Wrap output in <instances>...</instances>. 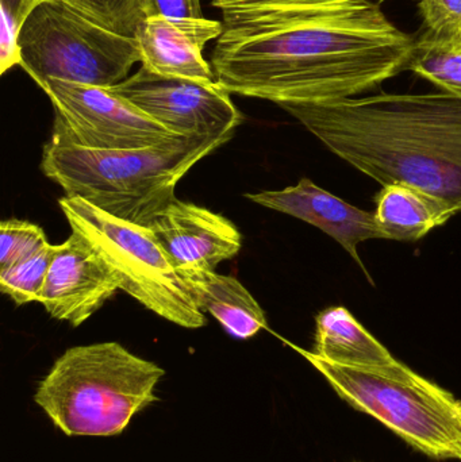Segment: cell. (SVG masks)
<instances>
[{
  "mask_svg": "<svg viewBox=\"0 0 461 462\" xmlns=\"http://www.w3.org/2000/svg\"><path fill=\"white\" fill-rule=\"evenodd\" d=\"M219 10L217 80L278 106L356 97L409 69L416 48L371 0H240Z\"/></svg>",
  "mask_w": 461,
  "mask_h": 462,
  "instance_id": "6da1fadb",
  "label": "cell"
},
{
  "mask_svg": "<svg viewBox=\"0 0 461 462\" xmlns=\"http://www.w3.org/2000/svg\"><path fill=\"white\" fill-rule=\"evenodd\" d=\"M279 107L382 186L416 187L461 213V97L382 92Z\"/></svg>",
  "mask_w": 461,
  "mask_h": 462,
  "instance_id": "7a4b0ae2",
  "label": "cell"
},
{
  "mask_svg": "<svg viewBox=\"0 0 461 462\" xmlns=\"http://www.w3.org/2000/svg\"><path fill=\"white\" fill-rule=\"evenodd\" d=\"M225 137H175L137 149L78 148L49 141L41 171L70 198L148 227L176 198V186Z\"/></svg>",
  "mask_w": 461,
  "mask_h": 462,
  "instance_id": "3957f363",
  "label": "cell"
},
{
  "mask_svg": "<svg viewBox=\"0 0 461 462\" xmlns=\"http://www.w3.org/2000/svg\"><path fill=\"white\" fill-rule=\"evenodd\" d=\"M164 374L118 342L83 345L57 358L34 401L65 436H118L157 401Z\"/></svg>",
  "mask_w": 461,
  "mask_h": 462,
  "instance_id": "277c9868",
  "label": "cell"
},
{
  "mask_svg": "<svg viewBox=\"0 0 461 462\" xmlns=\"http://www.w3.org/2000/svg\"><path fill=\"white\" fill-rule=\"evenodd\" d=\"M292 347L357 411L371 415L406 444L435 460L461 461V401L454 393L414 371L392 376L349 368Z\"/></svg>",
  "mask_w": 461,
  "mask_h": 462,
  "instance_id": "5b68a950",
  "label": "cell"
},
{
  "mask_svg": "<svg viewBox=\"0 0 461 462\" xmlns=\"http://www.w3.org/2000/svg\"><path fill=\"white\" fill-rule=\"evenodd\" d=\"M18 48L19 65L40 88L51 79L111 88L143 60L135 38L105 29L62 0L41 3L27 15Z\"/></svg>",
  "mask_w": 461,
  "mask_h": 462,
  "instance_id": "8992f818",
  "label": "cell"
},
{
  "mask_svg": "<svg viewBox=\"0 0 461 462\" xmlns=\"http://www.w3.org/2000/svg\"><path fill=\"white\" fill-rule=\"evenodd\" d=\"M59 206L70 229L97 250L127 295L181 328H200L207 323L148 227L115 218L80 198L65 195Z\"/></svg>",
  "mask_w": 461,
  "mask_h": 462,
  "instance_id": "52a82bcc",
  "label": "cell"
},
{
  "mask_svg": "<svg viewBox=\"0 0 461 462\" xmlns=\"http://www.w3.org/2000/svg\"><path fill=\"white\" fill-rule=\"evenodd\" d=\"M41 89L53 106V143L115 151L146 148L175 137L108 88L51 79Z\"/></svg>",
  "mask_w": 461,
  "mask_h": 462,
  "instance_id": "ba28073f",
  "label": "cell"
},
{
  "mask_svg": "<svg viewBox=\"0 0 461 462\" xmlns=\"http://www.w3.org/2000/svg\"><path fill=\"white\" fill-rule=\"evenodd\" d=\"M108 89L179 137L232 138L243 122L218 81L167 78L141 65L134 75Z\"/></svg>",
  "mask_w": 461,
  "mask_h": 462,
  "instance_id": "9c48e42d",
  "label": "cell"
},
{
  "mask_svg": "<svg viewBox=\"0 0 461 462\" xmlns=\"http://www.w3.org/2000/svg\"><path fill=\"white\" fill-rule=\"evenodd\" d=\"M118 290L121 282L113 269L80 234L72 231L67 241L56 245L40 303L54 319L78 328Z\"/></svg>",
  "mask_w": 461,
  "mask_h": 462,
  "instance_id": "30bf717a",
  "label": "cell"
},
{
  "mask_svg": "<svg viewBox=\"0 0 461 462\" xmlns=\"http://www.w3.org/2000/svg\"><path fill=\"white\" fill-rule=\"evenodd\" d=\"M173 268L216 271L222 261L240 253L243 236L221 214L175 199L149 225Z\"/></svg>",
  "mask_w": 461,
  "mask_h": 462,
  "instance_id": "8fae6325",
  "label": "cell"
},
{
  "mask_svg": "<svg viewBox=\"0 0 461 462\" xmlns=\"http://www.w3.org/2000/svg\"><path fill=\"white\" fill-rule=\"evenodd\" d=\"M224 24L203 18H172L154 14L138 26L135 40L143 68L187 80L216 83L217 75L203 57L206 43L222 34Z\"/></svg>",
  "mask_w": 461,
  "mask_h": 462,
  "instance_id": "7c38bea8",
  "label": "cell"
},
{
  "mask_svg": "<svg viewBox=\"0 0 461 462\" xmlns=\"http://www.w3.org/2000/svg\"><path fill=\"white\" fill-rule=\"evenodd\" d=\"M245 197L263 208L318 227L338 242L360 266L363 263L357 253L359 244L368 239H384L375 213L349 205L308 178L300 179L297 186L281 191L256 192Z\"/></svg>",
  "mask_w": 461,
  "mask_h": 462,
  "instance_id": "4fadbf2b",
  "label": "cell"
},
{
  "mask_svg": "<svg viewBox=\"0 0 461 462\" xmlns=\"http://www.w3.org/2000/svg\"><path fill=\"white\" fill-rule=\"evenodd\" d=\"M314 355L336 365L367 369L392 376L411 372L371 336L343 306L329 307L316 318Z\"/></svg>",
  "mask_w": 461,
  "mask_h": 462,
  "instance_id": "5bb4252c",
  "label": "cell"
},
{
  "mask_svg": "<svg viewBox=\"0 0 461 462\" xmlns=\"http://www.w3.org/2000/svg\"><path fill=\"white\" fill-rule=\"evenodd\" d=\"M179 274L198 309L216 318L233 338L249 339L268 328L264 310L240 280L216 271Z\"/></svg>",
  "mask_w": 461,
  "mask_h": 462,
  "instance_id": "9a60e30c",
  "label": "cell"
},
{
  "mask_svg": "<svg viewBox=\"0 0 461 462\" xmlns=\"http://www.w3.org/2000/svg\"><path fill=\"white\" fill-rule=\"evenodd\" d=\"M373 213L384 239L400 242L421 239L456 216L446 200L406 184L383 187Z\"/></svg>",
  "mask_w": 461,
  "mask_h": 462,
  "instance_id": "2e32d148",
  "label": "cell"
},
{
  "mask_svg": "<svg viewBox=\"0 0 461 462\" xmlns=\"http://www.w3.org/2000/svg\"><path fill=\"white\" fill-rule=\"evenodd\" d=\"M409 70H413L447 94L461 97V45L430 40L425 34L416 40Z\"/></svg>",
  "mask_w": 461,
  "mask_h": 462,
  "instance_id": "e0dca14e",
  "label": "cell"
},
{
  "mask_svg": "<svg viewBox=\"0 0 461 462\" xmlns=\"http://www.w3.org/2000/svg\"><path fill=\"white\" fill-rule=\"evenodd\" d=\"M73 10L124 37L135 38L138 26L154 15L153 0H62Z\"/></svg>",
  "mask_w": 461,
  "mask_h": 462,
  "instance_id": "ac0fdd59",
  "label": "cell"
},
{
  "mask_svg": "<svg viewBox=\"0 0 461 462\" xmlns=\"http://www.w3.org/2000/svg\"><path fill=\"white\" fill-rule=\"evenodd\" d=\"M56 245L48 244L27 260L8 268H0V290L16 306L40 301Z\"/></svg>",
  "mask_w": 461,
  "mask_h": 462,
  "instance_id": "d6986e66",
  "label": "cell"
},
{
  "mask_svg": "<svg viewBox=\"0 0 461 462\" xmlns=\"http://www.w3.org/2000/svg\"><path fill=\"white\" fill-rule=\"evenodd\" d=\"M49 244L45 231L32 222L7 219L0 224V268L34 255Z\"/></svg>",
  "mask_w": 461,
  "mask_h": 462,
  "instance_id": "ffe728a7",
  "label": "cell"
},
{
  "mask_svg": "<svg viewBox=\"0 0 461 462\" xmlns=\"http://www.w3.org/2000/svg\"><path fill=\"white\" fill-rule=\"evenodd\" d=\"M422 34L449 45H461V0H419Z\"/></svg>",
  "mask_w": 461,
  "mask_h": 462,
  "instance_id": "44dd1931",
  "label": "cell"
},
{
  "mask_svg": "<svg viewBox=\"0 0 461 462\" xmlns=\"http://www.w3.org/2000/svg\"><path fill=\"white\" fill-rule=\"evenodd\" d=\"M19 27L15 22L2 11V42H0V67L2 75L14 65H19L18 48Z\"/></svg>",
  "mask_w": 461,
  "mask_h": 462,
  "instance_id": "7402d4cb",
  "label": "cell"
},
{
  "mask_svg": "<svg viewBox=\"0 0 461 462\" xmlns=\"http://www.w3.org/2000/svg\"><path fill=\"white\" fill-rule=\"evenodd\" d=\"M154 14L172 18H203L200 0H153Z\"/></svg>",
  "mask_w": 461,
  "mask_h": 462,
  "instance_id": "603a6c76",
  "label": "cell"
},
{
  "mask_svg": "<svg viewBox=\"0 0 461 462\" xmlns=\"http://www.w3.org/2000/svg\"><path fill=\"white\" fill-rule=\"evenodd\" d=\"M43 2L48 0H0V11L7 14L21 29L27 15Z\"/></svg>",
  "mask_w": 461,
  "mask_h": 462,
  "instance_id": "cb8c5ba5",
  "label": "cell"
},
{
  "mask_svg": "<svg viewBox=\"0 0 461 462\" xmlns=\"http://www.w3.org/2000/svg\"><path fill=\"white\" fill-rule=\"evenodd\" d=\"M235 2H240V0H213V2H211V5H214V7H222V5H230V3H235Z\"/></svg>",
  "mask_w": 461,
  "mask_h": 462,
  "instance_id": "d4e9b609",
  "label": "cell"
},
{
  "mask_svg": "<svg viewBox=\"0 0 461 462\" xmlns=\"http://www.w3.org/2000/svg\"><path fill=\"white\" fill-rule=\"evenodd\" d=\"M386 2V0H379V3Z\"/></svg>",
  "mask_w": 461,
  "mask_h": 462,
  "instance_id": "484cf974",
  "label": "cell"
}]
</instances>
